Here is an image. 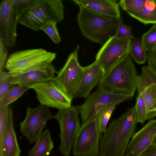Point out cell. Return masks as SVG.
Returning <instances> with one entry per match:
<instances>
[{
	"label": "cell",
	"instance_id": "obj_37",
	"mask_svg": "<svg viewBox=\"0 0 156 156\" xmlns=\"http://www.w3.org/2000/svg\"><path fill=\"white\" fill-rule=\"evenodd\" d=\"M150 53L156 58V48Z\"/></svg>",
	"mask_w": 156,
	"mask_h": 156
},
{
	"label": "cell",
	"instance_id": "obj_3",
	"mask_svg": "<svg viewBox=\"0 0 156 156\" xmlns=\"http://www.w3.org/2000/svg\"><path fill=\"white\" fill-rule=\"evenodd\" d=\"M77 22L83 35L89 40L103 45L115 33L122 18L100 14L80 7Z\"/></svg>",
	"mask_w": 156,
	"mask_h": 156
},
{
	"label": "cell",
	"instance_id": "obj_14",
	"mask_svg": "<svg viewBox=\"0 0 156 156\" xmlns=\"http://www.w3.org/2000/svg\"><path fill=\"white\" fill-rule=\"evenodd\" d=\"M137 90L144 100L147 120L156 116V78L147 66H143L136 80Z\"/></svg>",
	"mask_w": 156,
	"mask_h": 156
},
{
	"label": "cell",
	"instance_id": "obj_35",
	"mask_svg": "<svg viewBox=\"0 0 156 156\" xmlns=\"http://www.w3.org/2000/svg\"><path fill=\"white\" fill-rule=\"evenodd\" d=\"M140 156H156V146L150 145Z\"/></svg>",
	"mask_w": 156,
	"mask_h": 156
},
{
	"label": "cell",
	"instance_id": "obj_5",
	"mask_svg": "<svg viewBox=\"0 0 156 156\" xmlns=\"http://www.w3.org/2000/svg\"><path fill=\"white\" fill-rule=\"evenodd\" d=\"M56 57V53L42 48L17 51L8 57L5 68L11 75L16 74L48 66Z\"/></svg>",
	"mask_w": 156,
	"mask_h": 156
},
{
	"label": "cell",
	"instance_id": "obj_4",
	"mask_svg": "<svg viewBox=\"0 0 156 156\" xmlns=\"http://www.w3.org/2000/svg\"><path fill=\"white\" fill-rule=\"evenodd\" d=\"M64 6L61 0H34L31 7L23 12L18 23L35 31L49 21L57 23L64 17Z\"/></svg>",
	"mask_w": 156,
	"mask_h": 156
},
{
	"label": "cell",
	"instance_id": "obj_22",
	"mask_svg": "<svg viewBox=\"0 0 156 156\" xmlns=\"http://www.w3.org/2000/svg\"><path fill=\"white\" fill-rule=\"evenodd\" d=\"M129 55L138 64H144L147 61L148 53L143 47L141 40L138 37H135L132 41Z\"/></svg>",
	"mask_w": 156,
	"mask_h": 156
},
{
	"label": "cell",
	"instance_id": "obj_18",
	"mask_svg": "<svg viewBox=\"0 0 156 156\" xmlns=\"http://www.w3.org/2000/svg\"><path fill=\"white\" fill-rule=\"evenodd\" d=\"M80 7H83L102 15L121 17L119 2L113 0H72Z\"/></svg>",
	"mask_w": 156,
	"mask_h": 156
},
{
	"label": "cell",
	"instance_id": "obj_20",
	"mask_svg": "<svg viewBox=\"0 0 156 156\" xmlns=\"http://www.w3.org/2000/svg\"><path fill=\"white\" fill-rule=\"evenodd\" d=\"M132 17L144 24L156 25V2L155 0H146L144 7L138 10L126 11Z\"/></svg>",
	"mask_w": 156,
	"mask_h": 156
},
{
	"label": "cell",
	"instance_id": "obj_31",
	"mask_svg": "<svg viewBox=\"0 0 156 156\" xmlns=\"http://www.w3.org/2000/svg\"><path fill=\"white\" fill-rule=\"evenodd\" d=\"M10 108L9 105L0 107V140L3 136L7 125Z\"/></svg>",
	"mask_w": 156,
	"mask_h": 156
},
{
	"label": "cell",
	"instance_id": "obj_27",
	"mask_svg": "<svg viewBox=\"0 0 156 156\" xmlns=\"http://www.w3.org/2000/svg\"><path fill=\"white\" fill-rule=\"evenodd\" d=\"M135 107L138 123L143 124L147 120L146 109L144 100L140 94H138Z\"/></svg>",
	"mask_w": 156,
	"mask_h": 156
},
{
	"label": "cell",
	"instance_id": "obj_21",
	"mask_svg": "<svg viewBox=\"0 0 156 156\" xmlns=\"http://www.w3.org/2000/svg\"><path fill=\"white\" fill-rule=\"evenodd\" d=\"M53 147L50 131L46 129L42 133L34 146L29 151L28 156H48Z\"/></svg>",
	"mask_w": 156,
	"mask_h": 156
},
{
	"label": "cell",
	"instance_id": "obj_38",
	"mask_svg": "<svg viewBox=\"0 0 156 156\" xmlns=\"http://www.w3.org/2000/svg\"></svg>",
	"mask_w": 156,
	"mask_h": 156
},
{
	"label": "cell",
	"instance_id": "obj_2",
	"mask_svg": "<svg viewBox=\"0 0 156 156\" xmlns=\"http://www.w3.org/2000/svg\"><path fill=\"white\" fill-rule=\"evenodd\" d=\"M138 76L129 54L103 74L98 87L109 92L125 94L133 97L137 90Z\"/></svg>",
	"mask_w": 156,
	"mask_h": 156
},
{
	"label": "cell",
	"instance_id": "obj_24",
	"mask_svg": "<svg viewBox=\"0 0 156 156\" xmlns=\"http://www.w3.org/2000/svg\"><path fill=\"white\" fill-rule=\"evenodd\" d=\"M117 105L116 104H112L108 105L100 111L96 115L98 127L101 133L105 130L108 121Z\"/></svg>",
	"mask_w": 156,
	"mask_h": 156
},
{
	"label": "cell",
	"instance_id": "obj_39",
	"mask_svg": "<svg viewBox=\"0 0 156 156\" xmlns=\"http://www.w3.org/2000/svg\"><path fill=\"white\" fill-rule=\"evenodd\" d=\"M155 2H156V0H155Z\"/></svg>",
	"mask_w": 156,
	"mask_h": 156
},
{
	"label": "cell",
	"instance_id": "obj_36",
	"mask_svg": "<svg viewBox=\"0 0 156 156\" xmlns=\"http://www.w3.org/2000/svg\"><path fill=\"white\" fill-rule=\"evenodd\" d=\"M150 145L156 146V132L153 137Z\"/></svg>",
	"mask_w": 156,
	"mask_h": 156
},
{
	"label": "cell",
	"instance_id": "obj_13",
	"mask_svg": "<svg viewBox=\"0 0 156 156\" xmlns=\"http://www.w3.org/2000/svg\"><path fill=\"white\" fill-rule=\"evenodd\" d=\"M19 17L14 0H4L0 5V40L8 48L13 47L17 37Z\"/></svg>",
	"mask_w": 156,
	"mask_h": 156
},
{
	"label": "cell",
	"instance_id": "obj_16",
	"mask_svg": "<svg viewBox=\"0 0 156 156\" xmlns=\"http://www.w3.org/2000/svg\"><path fill=\"white\" fill-rule=\"evenodd\" d=\"M56 72L54 66L51 64L46 67L11 75V83L13 85L26 86L31 89L38 83L54 79Z\"/></svg>",
	"mask_w": 156,
	"mask_h": 156
},
{
	"label": "cell",
	"instance_id": "obj_17",
	"mask_svg": "<svg viewBox=\"0 0 156 156\" xmlns=\"http://www.w3.org/2000/svg\"><path fill=\"white\" fill-rule=\"evenodd\" d=\"M103 75L102 70L96 61L89 66L83 67L82 78L73 92L72 99L77 98L87 97L93 88L98 86Z\"/></svg>",
	"mask_w": 156,
	"mask_h": 156
},
{
	"label": "cell",
	"instance_id": "obj_34",
	"mask_svg": "<svg viewBox=\"0 0 156 156\" xmlns=\"http://www.w3.org/2000/svg\"><path fill=\"white\" fill-rule=\"evenodd\" d=\"M147 61L148 68L156 78V58L150 52H148Z\"/></svg>",
	"mask_w": 156,
	"mask_h": 156
},
{
	"label": "cell",
	"instance_id": "obj_12",
	"mask_svg": "<svg viewBox=\"0 0 156 156\" xmlns=\"http://www.w3.org/2000/svg\"><path fill=\"white\" fill-rule=\"evenodd\" d=\"M79 46L70 54L63 66L57 72L55 79L66 94L72 100V96L82 78L83 67L78 60Z\"/></svg>",
	"mask_w": 156,
	"mask_h": 156
},
{
	"label": "cell",
	"instance_id": "obj_8",
	"mask_svg": "<svg viewBox=\"0 0 156 156\" xmlns=\"http://www.w3.org/2000/svg\"><path fill=\"white\" fill-rule=\"evenodd\" d=\"M101 133L96 116L82 123L73 147V154L98 156Z\"/></svg>",
	"mask_w": 156,
	"mask_h": 156
},
{
	"label": "cell",
	"instance_id": "obj_10",
	"mask_svg": "<svg viewBox=\"0 0 156 156\" xmlns=\"http://www.w3.org/2000/svg\"><path fill=\"white\" fill-rule=\"evenodd\" d=\"M26 116L20 124V131L32 144L36 141L48 121L54 116L48 107L40 104L32 108L27 107Z\"/></svg>",
	"mask_w": 156,
	"mask_h": 156
},
{
	"label": "cell",
	"instance_id": "obj_33",
	"mask_svg": "<svg viewBox=\"0 0 156 156\" xmlns=\"http://www.w3.org/2000/svg\"><path fill=\"white\" fill-rule=\"evenodd\" d=\"M8 48L0 40V72L3 71L8 58Z\"/></svg>",
	"mask_w": 156,
	"mask_h": 156
},
{
	"label": "cell",
	"instance_id": "obj_28",
	"mask_svg": "<svg viewBox=\"0 0 156 156\" xmlns=\"http://www.w3.org/2000/svg\"><path fill=\"white\" fill-rule=\"evenodd\" d=\"M146 0H121L119 6L123 11L138 10L144 7Z\"/></svg>",
	"mask_w": 156,
	"mask_h": 156
},
{
	"label": "cell",
	"instance_id": "obj_9",
	"mask_svg": "<svg viewBox=\"0 0 156 156\" xmlns=\"http://www.w3.org/2000/svg\"><path fill=\"white\" fill-rule=\"evenodd\" d=\"M131 39H118L111 36L103 45L96 55V61L103 74L129 54Z\"/></svg>",
	"mask_w": 156,
	"mask_h": 156
},
{
	"label": "cell",
	"instance_id": "obj_30",
	"mask_svg": "<svg viewBox=\"0 0 156 156\" xmlns=\"http://www.w3.org/2000/svg\"><path fill=\"white\" fill-rule=\"evenodd\" d=\"M113 35L119 39H133L135 38L130 27L125 24L123 21L119 24Z\"/></svg>",
	"mask_w": 156,
	"mask_h": 156
},
{
	"label": "cell",
	"instance_id": "obj_26",
	"mask_svg": "<svg viewBox=\"0 0 156 156\" xmlns=\"http://www.w3.org/2000/svg\"><path fill=\"white\" fill-rule=\"evenodd\" d=\"M57 23L55 21H48L42 25L40 30L44 32L55 44H57L60 42L61 39L58 30Z\"/></svg>",
	"mask_w": 156,
	"mask_h": 156
},
{
	"label": "cell",
	"instance_id": "obj_29",
	"mask_svg": "<svg viewBox=\"0 0 156 156\" xmlns=\"http://www.w3.org/2000/svg\"><path fill=\"white\" fill-rule=\"evenodd\" d=\"M11 75L4 70L0 72V99L14 85L11 83Z\"/></svg>",
	"mask_w": 156,
	"mask_h": 156
},
{
	"label": "cell",
	"instance_id": "obj_1",
	"mask_svg": "<svg viewBox=\"0 0 156 156\" xmlns=\"http://www.w3.org/2000/svg\"><path fill=\"white\" fill-rule=\"evenodd\" d=\"M138 123L135 106L112 120L101 138L98 156H124Z\"/></svg>",
	"mask_w": 156,
	"mask_h": 156
},
{
	"label": "cell",
	"instance_id": "obj_11",
	"mask_svg": "<svg viewBox=\"0 0 156 156\" xmlns=\"http://www.w3.org/2000/svg\"><path fill=\"white\" fill-rule=\"evenodd\" d=\"M41 104L58 110L67 108L71 105L72 99L66 94L55 79L33 86Z\"/></svg>",
	"mask_w": 156,
	"mask_h": 156
},
{
	"label": "cell",
	"instance_id": "obj_23",
	"mask_svg": "<svg viewBox=\"0 0 156 156\" xmlns=\"http://www.w3.org/2000/svg\"><path fill=\"white\" fill-rule=\"evenodd\" d=\"M30 89L26 86L14 85L0 99V107L9 105Z\"/></svg>",
	"mask_w": 156,
	"mask_h": 156
},
{
	"label": "cell",
	"instance_id": "obj_15",
	"mask_svg": "<svg viewBox=\"0 0 156 156\" xmlns=\"http://www.w3.org/2000/svg\"><path fill=\"white\" fill-rule=\"evenodd\" d=\"M156 132V119H152L134 134L124 156H140L150 145Z\"/></svg>",
	"mask_w": 156,
	"mask_h": 156
},
{
	"label": "cell",
	"instance_id": "obj_25",
	"mask_svg": "<svg viewBox=\"0 0 156 156\" xmlns=\"http://www.w3.org/2000/svg\"><path fill=\"white\" fill-rule=\"evenodd\" d=\"M141 42L145 50L148 52L156 48V25H153L142 35Z\"/></svg>",
	"mask_w": 156,
	"mask_h": 156
},
{
	"label": "cell",
	"instance_id": "obj_32",
	"mask_svg": "<svg viewBox=\"0 0 156 156\" xmlns=\"http://www.w3.org/2000/svg\"><path fill=\"white\" fill-rule=\"evenodd\" d=\"M34 0H14L15 8L19 18L21 14L32 6Z\"/></svg>",
	"mask_w": 156,
	"mask_h": 156
},
{
	"label": "cell",
	"instance_id": "obj_6",
	"mask_svg": "<svg viewBox=\"0 0 156 156\" xmlns=\"http://www.w3.org/2000/svg\"><path fill=\"white\" fill-rule=\"evenodd\" d=\"M79 112L76 106L59 110L53 118L58 122L60 128L61 140L58 149L65 156H69L73 147L81 126Z\"/></svg>",
	"mask_w": 156,
	"mask_h": 156
},
{
	"label": "cell",
	"instance_id": "obj_19",
	"mask_svg": "<svg viewBox=\"0 0 156 156\" xmlns=\"http://www.w3.org/2000/svg\"><path fill=\"white\" fill-rule=\"evenodd\" d=\"M12 108L10 107L8 121L0 140V156H20L21 152L14 131Z\"/></svg>",
	"mask_w": 156,
	"mask_h": 156
},
{
	"label": "cell",
	"instance_id": "obj_7",
	"mask_svg": "<svg viewBox=\"0 0 156 156\" xmlns=\"http://www.w3.org/2000/svg\"><path fill=\"white\" fill-rule=\"evenodd\" d=\"M133 97L125 94L109 92L98 87L86 98L83 104L76 107L83 123L95 117L100 111L108 105L112 104L118 105Z\"/></svg>",
	"mask_w": 156,
	"mask_h": 156
}]
</instances>
